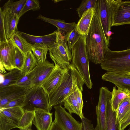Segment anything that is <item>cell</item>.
Returning a JSON list of instances; mask_svg holds the SVG:
<instances>
[{"mask_svg":"<svg viewBox=\"0 0 130 130\" xmlns=\"http://www.w3.org/2000/svg\"><path fill=\"white\" fill-rule=\"evenodd\" d=\"M81 35L76 27L70 33L64 35L67 42L69 47L70 50L79 40Z\"/></svg>","mask_w":130,"mask_h":130,"instance_id":"36","label":"cell"},{"mask_svg":"<svg viewBox=\"0 0 130 130\" xmlns=\"http://www.w3.org/2000/svg\"><path fill=\"white\" fill-rule=\"evenodd\" d=\"M48 76L41 85V86L48 95L56 88L61 80L66 71L57 65Z\"/></svg>","mask_w":130,"mask_h":130,"instance_id":"15","label":"cell"},{"mask_svg":"<svg viewBox=\"0 0 130 130\" xmlns=\"http://www.w3.org/2000/svg\"><path fill=\"white\" fill-rule=\"evenodd\" d=\"M95 12V9L91 8L84 12L79 19L76 28L81 35L86 36L88 33Z\"/></svg>","mask_w":130,"mask_h":130,"instance_id":"20","label":"cell"},{"mask_svg":"<svg viewBox=\"0 0 130 130\" xmlns=\"http://www.w3.org/2000/svg\"><path fill=\"white\" fill-rule=\"evenodd\" d=\"M0 42L7 41L5 28L4 23L2 9L0 8Z\"/></svg>","mask_w":130,"mask_h":130,"instance_id":"38","label":"cell"},{"mask_svg":"<svg viewBox=\"0 0 130 130\" xmlns=\"http://www.w3.org/2000/svg\"><path fill=\"white\" fill-rule=\"evenodd\" d=\"M97 0H83L82 1L79 7L76 9L79 19L83 13L92 8H95Z\"/></svg>","mask_w":130,"mask_h":130,"instance_id":"34","label":"cell"},{"mask_svg":"<svg viewBox=\"0 0 130 130\" xmlns=\"http://www.w3.org/2000/svg\"><path fill=\"white\" fill-rule=\"evenodd\" d=\"M22 107L0 109V130H10L18 127L19 122L24 112Z\"/></svg>","mask_w":130,"mask_h":130,"instance_id":"8","label":"cell"},{"mask_svg":"<svg viewBox=\"0 0 130 130\" xmlns=\"http://www.w3.org/2000/svg\"><path fill=\"white\" fill-rule=\"evenodd\" d=\"M31 130H32L31 129Z\"/></svg>","mask_w":130,"mask_h":130,"instance_id":"44","label":"cell"},{"mask_svg":"<svg viewBox=\"0 0 130 130\" xmlns=\"http://www.w3.org/2000/svg\"><path fill=\"white\" fill-rule=\"evenodd\" d=\"M127 130H130V124L129 125V127Z\"/></svg>","mask_w":130,"mask_h":130,"instance_id":"43","label":"cell"},{"mask_svg":"<svg viewBox=\"0 0 130 130\" xmlns=\"http://www.w3.org/2000/svg\"><path fill=\"white\" fill-rule=\"evenodd\" d=\"M0 61L6 70L9 71L15 69L14 62V53L12 44L9 40L0 42Z\"/></svg>","mask_w":130,"mask_h":130,"instance_id":"13","label":"cell"},{"mask_svg":"<svg viewBox=\"0 0 130 130\" xmlns=\"http://www.w3.org/2000/svg\"><path fill=\"white\" fill-rule=\"evenodd\" d=\"M34 115V111H25L19 122L18 128L20 130H31Z\"/></svg>","mask_w":130,"mask_h":130,"instance_id":"29","label":"cell"},{"mask_svg":"<svg viewBox=\"0 0 130 130\" xmlns=\"http://www.w3.org/2000/svg\"><path fill=\"white\" fill-rule=\"evenodd\" d=\"M12 42L14 53V62L15 68L21 70L24 63L26 55Z\"/></svg>","mask_w":130,"mask_h":130,"instance_id":"31","label":"cell"},{"mask_svg":"<svg viewBox=\"0 0 130 130\" xmlns=\"http://www.w3.org/2000/svg\"><path fill=\"white\" fill-rule=\"evenodd\" d=\"M25 94L11 101L0 109L14 107H23L25 105Z\"/></svg>","mask_w":130,"mask_h":130,"instance_id":"37","label":"cell"},{"mask_svg":"<svg viewBox=\"0 0 130 130\" xmlns=\"http://www.w3.org/2000/svg\"><path fill=\"white\" fill-rule=\"evenodd\" d=\"M82 124V130H98V127L96 125L95 128L91 121L84 116L81 119Z\"/></svg>","mask_w":130,"mask_h":130,"instance_id":"39","label":"cell"},{"mask_svg":"<svg viewBox=\"0 0 130 130\" xmlns=\"http://www.w3.org/2000/svg\"><path fill=\"white\" fill-rule=\"evenodd\" d=\"M71 64L77 70L83 78L85 84L89 89L93 85L90 75L89 60L86 47V36H81L71 49Z\"/></svg>","mask_w":130,"mask_h":130,"instance_id":"4","label":"cell"},{"mask_svg":"<svg viewBox=\"0 0 130 130\" xmlns=\"http://www.w3.org/2000/svg\"><path fill=\"white\" fill-rule=\"evenodd\" d=\"M57 30L56 42L48 48L50 56L55 65L66 69L71 64L72 53L64 36L58 29Z\"/></svg>","mask_w":130,"mask_h":130,"instance_id":"5","label":"cell"},{"mask_svg":"<svg viewBox=\"0 0 130 130\" xmlns=\"http://www.w3.org/2000/svg\"><path fill=\"white\" fill-rule=\"evenodd\" d=\"M24 111H34L42 110L50 112L47 94L41 86H35L28 89L25 94Z\"/></svg>","mask_w":130,"mask_h":130,"instance_id":"6","label":"cell"},{"mask_svg":"<svg viewBox=\"0 0 130 130\" xmlns=\"http://www.w3.org/2000/svg\"><path fill=\"white\" fill-rule=\"evenodd\" d=\"M9 40L25 55L28 52L32 51V45L22 36L21 32H16Z\"/></svg>","mask_w":130,"mask_h":130,"instance_id":"23","label":"cell"},{"mask_svg":"<svg viewBox=\"0 0 130 130\" xmlns=\"http://www.w3.org/2000/svg\"><path fill=\"white\" fill-rule=\"evenodd\" d=\"M82 92V91L80 89H77L73 93L78 104L80 109L82 111L83 106V102Z\"/></svg>","mask_w":130,"mask_h":130,"instance_id":"40","label":"cell"},{"mask_svg":"<svg viewBox=\"0 0 130 130\" xmlns=\"http://www.w3.org/2000/svg\"><path fill=\"white\" fill-rule=\"evenodd\" d=\"M130 124V116L124 122L120 124V130H124L128 125Z\"/></svg>","mask_w":130,"mask_h":130,"instance_id":"42","label":"cell"},{"mask_svg":"<svg viewBox=\"0 0 130 130\" xmlns=\"http://www.w3.org/2000/svg\"><path fill=\"white\" fill-rule=\"evenodd\" d=\"M37 19L50 23L57 27L61 33L65 35L71 32L76 26L75 22L71 23L66 22L64 21L59 19H54L45 17L40 15Z\"/></svg>","mask_w":130,"mask_h":130,"instance_id":"21","label":"cell"},{"mask_svg":"<svg viewBox=\"0 0 130 130\" xmlns=\"http://www.w3.org/2000/svg\"><path fill=\"white\" fill-rule=\"evenodd\" d=\"M49 130H64L54 121Z\"/></svg>","mask_w":130,"mask_h":130,"instance_id":"41","label":"cell"},{"mask_svg":"<svg viewBox=\"0 0 130 130\" xmlns=\"http://www.w3.org/2000/svg\"><path fill=\"white\" fill-rule=\"evenodd\" d=\"M48 51V48L45 45L39 44L32 45L31 51L38 64L42 63L46 60Z\"/></svg>","mask_w":130,"mask_h":130,"instance_id":"28","label":"cell"},{"mask_svg":"<svg viewBox=\"0 0 130 130\" xmlns=\"http://www.w3.org/2000/svg\"><path fill=\"white\" fill-rule=\"evenodd\" d=\"M121 0H97L95 12L99 17L107 43V34L110 31L113 11Z\"/></svg>","mask_w":130,"mask_h":130,"instance_id":"7","label":"cell"},{"mask_svg":"<svg viewBox=\"0 0 130 130\" xmlns=\"http://www.w3.org/2000/svg\"><path fill=\"white\" fill-rule=\"evenodd\" d=\"M130 25V1H122L115 9L111 27Z\"/></svg>","mask_w":130,"mask_h":130,"instance_id":"11","label":"cell"},{"mask_svg":"<svg viewBox=\"0 0 130 130\" xmlns=\"http://www.w3.org/2000/svg\"><path fill=\"white\" fill-rule=\"evenodd\" d=\"M27 0H20L16 2L9 0L3 6V8L9 9L13 13L18 15Z\"/></svg>","mask_w":130,"mask_h":130,"instance_id":"33","label":"cell"},{"mask_svg":"<svg viewBox=\"0 0 130 130\" xmlns=\"http://www.w3.org/2000/svg\"><path fill=\"white\" fill-rule=\"evenodd\" d=\"M28 90L15 85L0 88V109L11 101L25 95Z\"/></svg>","mask_w":130,"mask_h":130,"instance_id":"12","label":"cell"},{"mask_svg":"<svg viewBox=\"0 0 130 130\" xmlns=\"http://www.w3.org/2000/svg\"><path fill=\"white\" fill-rule=\"evenodd\" d=\"M2 10L6 36L9 40L18 31L17 25L19 18L18 14L12 13L8 9L3 8Z\"/></svg>","mask_w":130,"mask_h":130,"instance_id":"16","label":"cell"},{"mask_svg":"<svg viewBox=\"0 0 130 130\" xmlns=\"http://www.w3.org/2000/svg\"><path fill=\"white\" fill-rule=\"evenodd\" d=\"M38 64L37 60L32 51H29L26 55L21 71L24 74H25L31 71Z\"/></svg>","mask_w":130,"mask_h":130,"instance_id":"30","label":"cell"},{"mask_svg":"<svg viewBox=\"0 0 130 130\" xmlns=\"http://www.w3.org/2000/svg\"><path fill=\"white\" fill-rule=\"evenodd\" d=\"M111 97V92L106 87L100 88L99 102L96 108L97 125L98 130H107V106Z\"/></svg>","mask_w":130,"mask_h":130,"instance_id":"9","label":"cell"},{"mask_svg":"<svg viewBox=\"0 0 130 130\" xmlns=\"http://www.w3.org/2000/svg\"><path fill=\"white\" fill-rule=\"evenodd\" d=\"M86 36V49L89 61L95 64H100L109 48L99 18L96 12L89 32Z\"/></svg>","mask_w":130,"mask_h":130,"instance_id":"2","label":"cell"},{"mask_svg":"<svg viewBox=\"0 0 130 130\" xmlns=\"http://www.w3.org/2000/svg\"><path fill=\"white\" fill-rule=\"evenodd\" d=\"M100 65L107 72L130 75V48L120 51L108 49Z\"/></svg>","mask_w":130,"mask_h":130,"instance_id":"3","label":"cell"},{"mask_svg":"<svg viewBox=\"0 0 130 130\" xmlns=\"http://www.w3.org/2000/svg\"><path fill=\"white\" fill-rule=\"evenodd\" d=\"M24 74L21 70L14 69L6 73L2 74L1 77L2 80L0 84V88L13 85Z\"/></svg>","mask_w":130,"mask_h":130,"instance_id":"24","label":"cell"},{"mask_svg":"<svg viewBox=\"0 0 130 130\" xmlns=\"http://www.w3.org/2000/svg\"><path fill=\"white\" fill-rule=\"evenodd\" d=\"M110 100L107 106V130H121L120 123L116 121L117 111L112 110Z\"/></svg>","mask_w":130,"mask_h":130,"instance_id":"27","label":"cell"},{"mask_svg":"<svg viewBox=\"0 0 130 130\" xmlns=\"http://www.w3.org/2000/svg\"><path fill=\"white\" fill-rule=\"evenodd\" d=\"M54 121L64 130H82V124L75 120L61 105L54 106Z\"/></svg>","mask_w":130,"mask_h":130,"instance_id":"10","label":"cell"},{"mask_svg":"<svg viewBox=\"0 0 130 130\" xmlns=\"http://www.w3.org/2000/svg\"><path fill=\"white\" fill-rule=\"evenodd\" d=\"M102 79L113 83L117 87L127 89L130 92V75H121L107 72L102 75Z\"/></svg>","mask_w":130,"mask_h":130,"instance_id":"19","label":"cell"},{"mask_svg":"<svg viewBox=\"0 0 130 130\" xmlns=\"http://www.w3.org/2000/svg\"><path fill=\"white\" fill-rule=\"evenodd\" d=\"M84 84L79 73L71 64L66 69L56 88L48 95L50 106L52 107L61 105L69 95L77 89L83 91Z\"/></svg>","mask_w":130,"mask_h":130,"instance_id":"1","label":"cell"},{"mask_svg":"<svg viewBox=\"0 0 130 130\" xmlns=\"http://www.w3.org/2000/svg\"><path fill=\"white\" fill-rule=\"evenodd\" d=\"M21 32L22 36L32 45H44L47 46L49 48L55 44L57 41V30L50 34L42 36H34Z\"/></svg>","mask_w":130,"mask_h":130,"instance_id":"17","label":"cell"},{"mask_svg":"<svg viewBox=\"0 0 130 130\" xmlns=\"http://www.w3.org/2000/svg\"><path fill=\"white\" fill-rule=\"evenodd\" d=\"M32 123L37 130H49L53 123L52 113L42 110L34 111Z\"/></svg>","mask_w":130,"mask_h":130,"instance_id":"18","label":"cell"},{"mask_svg":"<svg viewBox=\"0 0 130 130\" xmlns=\"http://www.w3.org/2000/svg\"><path fill=\"white\" fill-rule=\"evenodd\" d=\"M40 7L39 1L27 0L23 8L18 15L19 18H20L22 15L29 10H38L40 9Z\"/></svg>","mask_w":130,"mask_h":130,"instance_id":"35","label":"cell"},{"mask_svg":"<svg viewBox=\"0 0 130 130\" xmlns=\"http://www.w3.org/2000/svg\"><path fill=\"white\" fill-rule=\"evenodd\" d=\"M33 69L28 73L24 74L13 85H18L28 89L33 87L32 83L33 75Z\"/></svg>","mask_w":130,"mask_h":130,"instance_id":"32","label":"cell"},{"mask_svg":"<svg viewBox=\"0 0 130 130\" xmlns=\"http://www.w3.org/2000/svg\"><path fill=\"white\" fill-rule=\"evenodd\" d=\"M114 87L111 92L110 102L112 110L117 111L121 102L127 98H130V92L128 90Z\"/></svg>","mask_w":130,"mask_h":130,"instance_id":"22","label":"cell"},{"mask_svg":"<svg viewBox=\"0 0 130 130\" xmlns=\"http://www.w3.org/2000/svg\"><path fill=\"white\" fill-rule=\"evenodd\" d=\"M63 104L64 108L66 109L70 114L74 113L80 118L81 119L84 116L79 106L73 93L69 95L64 100Z\"/></svg>","mask_w":130,"mask_h":130,"instance_id":"25","label":"cell"},{"mask_svg":"<svg viewBox=\"0 0 130 130\" xmlns=\"http://www.w3.org/2000/svg\"><path fill=\"white\" fill-rule=\"evenodd\" d=\"M130 116V98H127L120 104L117 111L116 122L120 124L125 121Z\"/></svg>","mask_w":130,"mask_h":130,"instance_id":"26","label":"cell"},{"mask_svg":"<svg viewBox=\"0 0 130 130\" xmlns=\"http://www.w3.org/2000/svg\"><path fill=\"white\" fill-rule=\"evenodd\" d=\"M53 63L46 60L38 64L33 69L34 73L32 83L34 86H41L55 67Z\"/></svg>","mask_w":130,"mask_h":130,"instance_id":"14","label":"cell"}]
</instances>
